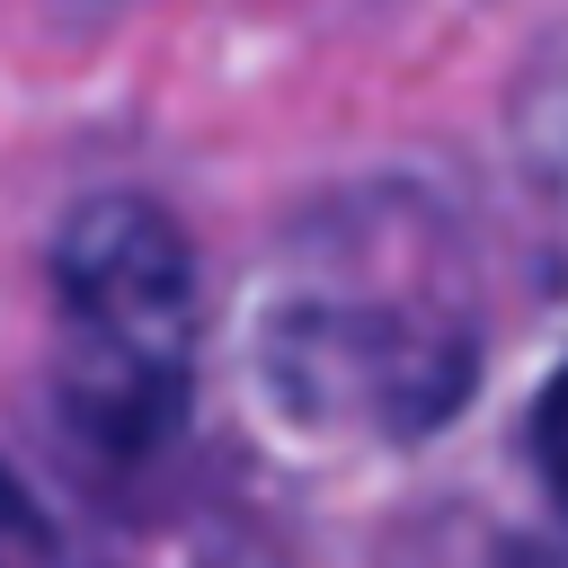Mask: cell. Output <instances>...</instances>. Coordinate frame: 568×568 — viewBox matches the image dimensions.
I'll return each mask as SVG.
<instances>
[{"mask_svg":"<svg viewBox=\"0 0 568 568\" xmlns=\"http://www.w3.org/2000/svg\"><path fill=\"white\" fill-rule=\"evenodd\" d=\"M62 417L106 453H160L195 390V248L142 195H89L53 231Z\"/></svg>","mask_w":568,"mask_h":568,"instance_id":"1","label":"cell"},{"mask_svg":"<svg viewBox=\"0 0 568 568\" xmlns=\"http://www.w3.org/2000/svg\"><path fill=\"white\" fill-rule=\"evenodd\" d=\"M257 373L284 417L355 435H426L462 408L479 355L470 328L399 302H284L257 328Z\"/></svg>","mask_w":568,"mask_h":568,"instance_id":"2","label":"cell"},{"mask_svg":"<svg viewBox=\"0 0 568 568\" xmlns=\"http://www.w3.org/2000/svg\"><path fill=\"white\" fill-rule=\"evenodd\" d=\"M44 559V515L27 506V488L0 470V568H36Z\"/></svg>","mask_w":568,"mask_h":568,"instance_id":"3","label":"cell"}]
</instances>
